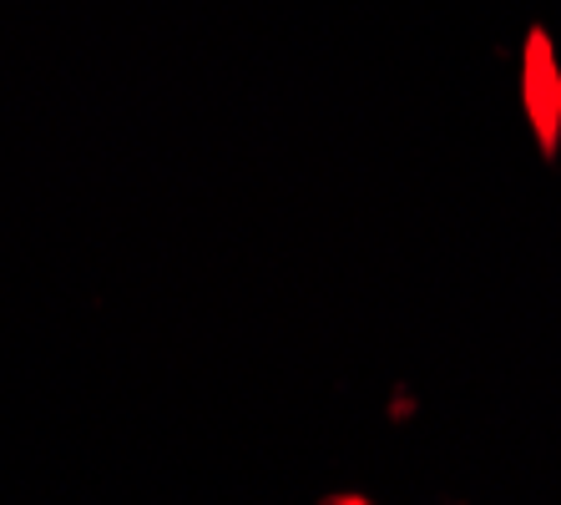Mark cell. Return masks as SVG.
Segmentation results:
<instances>
[{
    "label": "cell",
    "mask_w": 561,
    "mask_h": 505,
    "mask_svg": "<svg viewBox=\"0 0 561 505\" xmlns=\"http://www.w3.org/2000/svg\"><path fill=\"white\" fill-rule=\"evenodd\" d=\"M324 505H375V501H365V495H324Z\"/></svg>",
    "instance_id": "1"
}]
</instances>
